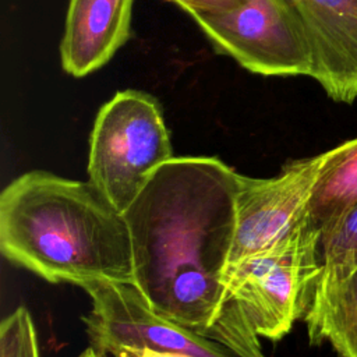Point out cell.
Listing matches in <instances>:
<instances>
[{
  "label": "cell",
  "mask_w": 357,
  "mask_h": 357,
  "mask_svg": "<svg viewBox=\"0 0 357 357\" xmlns=\"http://www.w3.org/2000/svg\"><path fill=\"white\" fill-rule=\"evenodd\" d=\"M238 190L240 173L219 158L173 156L124 212L134 286L162 317L231 349L219 322Z\"/></svg>",
  "instance_id": "obj_1"
},
{
  "label": "cell",
  "mask_w": 357,
  "mask_h": 357,
  "mask_svg": "<svg viewBox=\"0 0 357 357\" xmlns=\"http://www.w3.org/2000/svg\"><path fill=\"white\" fill-rule=\"evenodd\" d=\"M0 250L49 283L134 284L126 216L89 180L45 170L14 178L0 195Z\"/></svg>",
  "instance_id": "obj_2"
},
{
  "label": "cell",
  "mask_w": 357,
  "mask_h": 357,
  "mask_svg": "<svg viewBox=\"0 0 357 357\" xmlns=\"http://www.w3.org/2000/svg\"><path fill=\"white\" fill-rule=\"evenodd\" d=\"M319 240L304 213L273 245L227 266L225 303L258 337L280 340L304 318L322 266Z\"/></svg>",
  "instance_id": "obj_3"
},
{
  "label": "cell",
  "mask_w": 357,
  "mask_h": 357,
  "mask_svg": "<svg viewBox=\"0 0 357 357\" xmlns=\"http://www.w3.org/2000/svg\"><path fill=\"white\" fill-rule=\"evenodd\" d=\"M173 158L159 102L137 89L116 92L98 112L88 153V180L123 213L153 172Z\"/></svg>",
  "instance_id": "obj_4"
},
{
  "label": "cell",
  "mask_w": 357,
  "mask_h": 357,
  "mask_svg": "<svg viewBox=\"0 0 357 357\" xmlns=\"http://www.w3.org/2000/svg\"><path fill=\"white\" fill-rule=\"evenodd\" d=\"M218 53L265 77L312 74V54L287 0H245L234 10L190 15Z\"/></svg>",
  "instance_id": "obj_5"
},
{
  "label": "cell",
  "mask_w": 357,
  "mask_h": 357,
  "mask_svg": "<svg viewBox=\"0 0 357 357\" xmlns=\"http://www.w3.org/2000/svg\"><path fill=\"white\" fill-rule=\"evenodd\" d=\"M92 308L82 317L91 346L177 353L188 357H244L230 346L158 314L131 283L93 279L79 284Z\"/></svg>",
  "instance_id": "obj_6"
},
{
  "label": "cell",
  "mask_w": 357,
  "mask_h": 357,
  "mask_svg": "<svg viewBox=\"0 0 357 357\" xmlns=\"http://www.w3.org/2000/svg\"><path fill=\"white\" fill-rule=\"evenodd\" d=\"M321 163L322 153H318L287 162L275 177L240 174L229 265L269 248L298 222L305 213Z\"/></svg>",
  "instance_id": "obj_7"
},
{
  "label": "cell",
  "mask_w": 357,
  "mask_h": 357,
  "mask_svg": "<svg viewBox=\"0 0 357 357\" xmlns=\"http://www.w3.org/2000/svg\"><path fill=\"white\" fill-rule=\"evenodd\" d=\"M305 32L312 74L326 96L357 99V0H287Z\"/></svg>",
  "instance_id": "obj_8"
},
{
  "label": "cell",
  "mask_w": 357,
  "mask_h": 357,
  "mask_svg": "<svg viewBox=\"0 0 357 357\" xmlns=\"http://www.w3.org/2000/svg\"><path fill=\"white\" fill-rule=\"evenodd\" d=\"M135 0H68L60 61L66 74L84 78L105 67L131 35Z\"/></svg>",
  "instance_id": "obj_9"
},
{
  "label": "cell",
  "mask_w": 357,
  "mask_h": 357,
  "mask_svg": "<svg viewBox=\"0 0 357 357\" xmlns=\"http://www.w3.org/2000/svg\"><path fill=\"white\" fill-rule=\"evenodd\" d=\"M304 322L311 344L357 357V257L322 264Z\"/></svg>",
  "instance_id": "obj_10"
},
{
  "label": "cell",
  "mask_w": 357,
  "mask_h": 357,
  "mask_svg": "<svg viewBox=\"0 0 357 357\" xmlns=\"http://www.w3.org/2000/svg\"><path fill=\"white\" fill-rule=\"evenodd\" d=\"M357 204V138L322 152V163L305 215L319 231L333 226Z\"/></svg>",
  "instance_id": "obj_11"
},
{
  "label": "cell",
  "mask_w": 357,
  "mask_h": 357,
  "mask_svg": "<svg viewBox=\"0 0 357 357\" xmlns=\"http://www.w3.org/2000/svg\"><path fill=\"white\" fill-rule=\"evenodd\" d=\"M0 357H40L33 319L24 305L0 324Z\"/></svg>",
  "instance_id": "obj_12"
},
{
  "label": "cell",
  "mask_w": 357,
  "mask_h": 357,
  "mask_svg": "<svg viewBox=\"0 0 357 357\" xmlns=\"http://www.w3.org/2000/svg\"><path fill=\"white\" fill-rule=\"evenodd\" d=\"M319 252L322 264L357 257V204L321 233Z\"/></svg>",
  "instance_id": "obj_13"
},
{
  "label": "cell",
  "mask_w": 357,
  "mask_h": 357,
  "mask_svg": "<svg viewBox=\"0 0 357 357\" xmlns=\"http://www.w3.org/2000/svg\"><path fill=\"white\" fill-rule=\"evenodd\" d=\"M174 3L188 15L202 13H223L241 7L245 0H167Z\"/></svg>",
  "instance_id": "obj_14"
},
{
  "label": "cell",
  "mask_w": 357,
  "mask_h": 357,
  "mask_svg": "<svg viewBox=\"0 0 357 357\" xmlns=\"http://www.w3.org/2000/svg\"><path fill=\"white\" fill-rule=\"evenodd\" d=\"M106 356H109V357H188L184 354H177V353L134 350V349H116Z\"/></svg>",
  "instance_id": "obj_15"
},
{
  "label": "cell",
  "mask_w": 357,
  "mask_h": 357,
  "mask_svg": "<svg viewBox=\"0 0 357 357\" xmlns=\"http://www.w3.org/2000/svg\"><path fill=\"white\" fill-rule=\"evenodd\" d=\"M78 357H106L103 353H100V351H98L93 346H91V347H88V349H85Z\"/></svg>",
  "instance_id": "obj_16"
},
{
  "label": "cell",
  "mask_w": 357,
  "mask_h": 357,
  "mask_svg": "<svg viewBox=\"0 0 357 357\" xmlns=\"http://www.w3.org/2000/svg\"><path fill=\"white\" fill-rule=\"evenodd\" d=\"M106 357H109V356H106Z\"/></svg>",
  "instance_id": "obj_17"
}]
</instances>
